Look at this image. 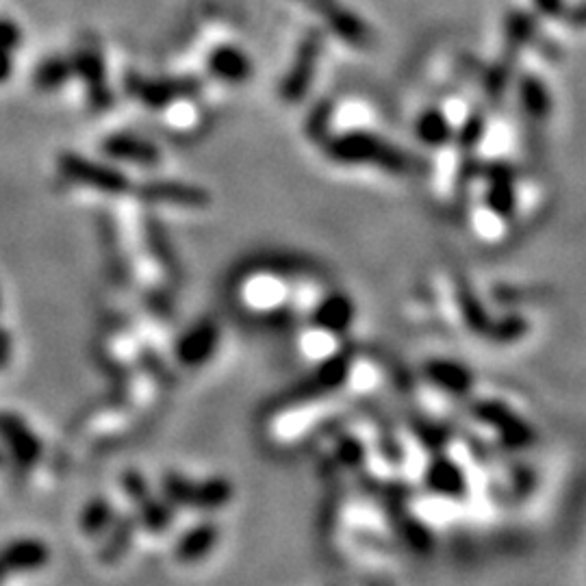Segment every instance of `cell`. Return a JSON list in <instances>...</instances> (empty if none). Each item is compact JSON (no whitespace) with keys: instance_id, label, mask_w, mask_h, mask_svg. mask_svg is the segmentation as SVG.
<instances>
[{"instance_id":"13","label":"cell","mask_w":586,"mask_h":586,"mask_svg":"<svg viewBox=\"0 0 586 586\" xmlns=\"http://www.w3.org/2000/svg\"><path fill=\"white\" fill-rule=\"evenodd\" d=\"M476 415L482 419V422H487L495 428H500L502 437L513 443L519 445L530 439V430L524 422H519V419L506 409L502 404H495V402H484L476 406Z\"/></svg>"},{"instance_id":"28","label":"cell","mask_w":586,"mask_h":586,"mask_svg":"<svg viewBox=\"0 0 586 586\" xmlns=\"http://www.w3.org/2000/svg\"><path fill=\"white\" fill-rule=\"evenodd\" d=\"M11 72V61L5 53V48H0V81H5Z\"/></svg>"},{"instance_id":"20","label":"cell","mask_w":586,"mask_h":586,"mask_svg":"<svg viewBox=\"0 0 586 586\" xmlns=\"http://www.w3.org/2000/svg\"><path fill=\"white\" fill-rule=\"evenodd\" d=\"M417 133L430 146H441L450 137V122L439 111H428L417 122Z\"/></svg>"},{"instance_id":"12","label":"cell","mask_w":586,"mask_h":586,"mask_svg":"<svg viewBox=\"0 0 586 586\" xmlns=\"http://www.w3.org/2000/svg\"><path fill=\"white\" fill-rule=\"evenodd\" d=\"M220 537V530L215 524H198L194 528H189L181 539L176 543V558L181 560V563H196V560L205 558L211 550L213 545L218 543Z\"/></svg>"},{"instance_id":"14","label":"cell","mask_w":586,"mask_h":586,"mask_svg":"<svg viewBox=\"0 0 586 586\" xmlns=\"http://www.w3.org/2000/svg\"><path fill=\"white\" fill-rule=\"evenodd\" d=\"M489 209L500 215V218H508L515 207V189H513V172L504 163H495L489 168Z\"/></svg>"},{"instance_id":"18","label":"cell","mask_w":586,"mask_h":586,"mask_svg":"<svg viewBox=\"0 0 586 586\" xmlns=\"http://www.w3.org/2000/svg\"><path fill=\"white\" fill-rule=\"evenodd\" d=\"M211 70L224 81H241L248 76L250 66L244 55L237 53L233 48H226L211 57Z\"/></svg>"},{"instance_id":"7","label":"cell","mask_w":586,"mask_h":586,"mask_svg":"<svg viewBox=\"0 0 586 586\" xmlns=\"http://www.w3.org/2000/svg\"><path fill=\"white\" fill-rule=\"evenodd\" d=\"M220 330L213 322H200L178 339L176 359L185 367L205 365L218 350Z\"/></svg>"},{"instance_id":"29","label":"cell","mask_w":586,"mask_h":586,"mask_svg":"<svg viewBox=\"0 0 586 586\" xmlns=\"http://www.w3.org/2000/svg\"><path fill=\"white\" fill-rule=\"evenodd\" d=\"M5 465H7V456L3 450H0V469H5Z\"/></svg>"},{"instance_id":"22","label":"cell","mask_w":586,"mask_h":586,"mask_svg":"<svg viewBox=\"0 0 586 586\" xmlns=\"http://www.w3.org/2000/svg\"><path fill=\"white\" fill-rule=\"evenodd\" d=\"M521 89H524V105H526V109L537 120L545 118L547 111H550V96H547L541 81L528 79V81H524V87H521Z\"/></svg>"},{"instance_id":"11","label":"cell","mask_w":586,"mask_h":586,"mask_svg":"<svg viewBox=\"0 0 586 586\" xmlns=\"http://www.w3.org/2000/svg\"><path fill=\"white\" fill-rule=\"evenodd\" d=\"M320 37H309L307 42L302 44L298 59H296V66H293L291 74L287 76L285 87H283V96L287 100H298L304 92H307V85L311 74L315 72V63H317V55H320Z\"/></svg>"},{"instance_id":"10","label":"cell","mask_w":586,"mask_h":586,"mask_svg":"<svg viewBox=\"0 0 586 586\" xmlns=\"http://www.w3.org/2000/svg\"><path fill=\"white\" fill-rule=\"evenodd\" d=\"M144 237H146V248L150 252V257L155 259V263H159L161 270L170 278L181 276V265H178L176 261V252L172 248L170 235L155 215H146L144 218Z\"/></svg>"},{"instance_id":"27","label":"cell","mask_w":586,"mask_h":586,"mask_svg":"<svg viewBox=\"0 0 586 586\" xmlns=\"http://www.w3.org/2000/svg\"><path fill=\"white\" fill-rule=\"evenodd\" d=\"M537 5L545 11H550V14H560V9H563V0H537Z\"/></svg>"},{"instance_id":"17","label":"cell","mask_w":586,"mask_h":586,"mask_svg":"<svg viewBox=\"0 0 586 586\" xmlns=\"http://www.w3.org/2000/svg\"><path fill=\"white\" fill-rule=\"evenodd\" d=\"M137 519L150 532H163L172 524V504L168 500H159L155 495H148L144 502L137 504Z\"/></svg>"},{"instance_id":"1","label":"cell","mask_w":586,"mask_h":586,"mask_svg":"<svg viewBox=\"0 0 586 586\" xmlns=\"http://www.w3.org/2000/svg\"><path fill=\"white\" fill-rule=\"evenodd\" d=\"M328 157L341 163H376L398 174L409 170L411 165L409 157L402 155V150L389 146L369 133H350L333 139L328 144Z\"/></svg>"},{"instance_id":"2","label":"cell","mask_w":586,"mask_h":586,"mask_svg":"<svg viewBox=\"0 0 586 586\" xmlns=\"http://www.w3.org/2000/svg\"><path fill=\"white\" fill-rule=\"evenodd\" d=\"M163 498L172 506H191L198 511H215L231 502L233 487L224 478H211L205 482H191L183 474L170 471L161 480Z\"/></svg>"},{"instance_id":"23","label":"cell","mask_w":586,"mask_h":586,"mask_svg":"<svg viewBox=\"0 0 586 586\" xmlns=\"http://www.w3.org/2000/svg\"><path fill=\"white\" fill-rule=\"evenodd\" d=\"M122 489L133 500L135 506L139 502H144L148 498V495H152L144 474H139L137 469H126L124 471V474H122Z\"/></svg>"},{"instance_id":"5","label":"cell","mask_w":586,"mask_h":586,"mask_svg":"<svg viewBox=\"0 0 586 586\" xmlns=\"http://www.w3.org/2000/svg\"><path fill=\"white\" fill-rule=\"evenodd\" d=\"M137 194L144 202H148V205H176L185 209H205L211 202L209 191H205L198 185L172 181V178L146 181L139 185Z\"/></svg>"},{"instance_id":"24","label":"cell","mask_w":586,"mask_h":586,"mask_svg":"<svg viewBox=\"0 0 586 586\" xmlns=\"http://www.w3.org/2000/svg\"><path fill=\"white\" fill-rule=\"evenodd\" d=\"M68 70L63 68V63H44V68L37 72V85L42 89H57L66 81Z\"/></svg>"},{"instance_id":"26","label":"cell","mask_w":586,"mask_h":586,"mask_svg":"<svg viewBox=\"0 0 586 586\" xmlns=\"http://www.w3.org/2000/svg\"><path fill=\"white\" fill-rule=\"evenodd\" d=\"M569 22L576 27H586V3L569 11Z\"/></svg>"},{"instance_id":"19","label":"cell","mask_w":586,"mask_h":586,"mask_svg":"<svg viewBox=\"0 0 586 586\" xmlns=\"http://www.w3.org/2000/svg\"><path fill=\"white\" fill-rule=\"evenodd\" d=\"M428 374L439 387L448 389L452 393H465L471 387V376L467 374V369H463L461 365L435 363V365H430Z\"/></svg>"},{"instance_id":"6","label":"cell","mask_w":586,"mask_h":586,"mask_svg":"<svg viewBox=\"0 0 586 586\" xmlns=\"http://www.w3.org/2000/svg\"><path fill=\"white\" fill-rule=\"evenodd\" d=\"M50 558L48 545L40 539H18L0 547V582L11 573H29L42 569Z\"/></svg>"},{"instance_id":"8","label":"cell","mask_w":586,"mask_h":586,"mask_svg":"<svg viewBox=\"0 0 586 586\" xmlns=\"http://www.w3.org/2000/svg\"><path fill=\"white\" fill-rule=\"evenodd\" d=\"M103 150L111 159L129 161L137 165H157L161 161V152L155 144L126 133H116L107 137L103 142Z\"/></svg>"},{"instance_id":"21","label":"cell","mask_w":586,"mask_h":586,"mask_svg":"<svg viewBox=\"0 0 586 586\" xmlns=\"http://www.w3.org/2000/svg\"><path fill=\"white\" fill-rule=\"evenodd\" d=\"M428 480H430L432 487L443 491V493L456 495V493L463 491V476L458 474V469L454 465L445 463V461L432 465Z\"/></svg>"},{"instance_id":"9","label":"cell","mask_w":586,"mask_h":586,"mask_svg":"<svg viewBox=\"0 0 586 586\" xmlns=\"http://www.w3.org/2000/svg\"><path fill=\"white\" fill-rule=\"evenodd\" d=\"M137 526H139L137 515H133V513L116 515L111 528L105 532L107 537L103 539V545H100L98 558L103 560L105 565L120 563V560L126 556V552L131 550Z\"/></svg>"},{"instance_id":"4","label":"cell","mask_w":586,"mask_h":586,"mask_svg":"<svg viewBox=\"0 0 586 586\" xmlns=\"http://www.w3.org/2000/svg\"><path fill=\"white\" fill-rule=\"evenodd\" d=\"M0 441L7 445V454L22 471L33 469L42 461L44 445L22 417L0 411Z\"/></svg>"},{"instance_id":"15","label":"cell","mask_w":586,"mask_h":586,"mask_svg":"<svg viewBox=\"0 0 586 586\" xmlns=\"http://www.w3.org/2000/svg\"><path fill=\"white\" fill-rule=\"evenodd\" d=\"M352 315H354V309L348 298L330 296L320 304V307H317L313 322L320 330H326V333H337V330H343L352 322Z\"/></svg>"},{"instance_id":"25","label":"cell","mask_w":586,"mask_h":586,"mask_svg":"<svg viewBox=\"0 0 586 586\" xmlns=\"http://www.w3.org/2000/svg\"><path fill=\"white\" fill-rule=\"evenodd\" d=\"M11 361V335L0 326V372L9 365Z\"/></svg>"},{"instance_id":"3","label":"cell","mask_w":586,"mask_h":586,"mask_svg":"<svg viewBox=\"0 0 586 586\" xmlns=\"http://www.w3.org/2000/svg\"><path fill=\"white\" fill-rule=\"evenodd\" d=\"M57 163H59V172L66 176L68 181L85 185L89 189H96L100 191V194L122 196L131 191L129 176L116 168H111V165L81 157L76 155V152H63Z\"/></svg>"},{"instance_id":"16","label":"cell","mask_w":586,"mask_h":586,"mask_svg":"<svg viewBox=\"0 0 586 586\" xmlns=\"http://www.w3.org/2000/svg\"><path fill=\"white\" fill-rule=\"evenodd\" d=\"M113 519H116V508H113V504L107 498H103V495H98V498L85 504L79 524L87 537H103L111 528Z\"/></svg>"}]
</instances>
